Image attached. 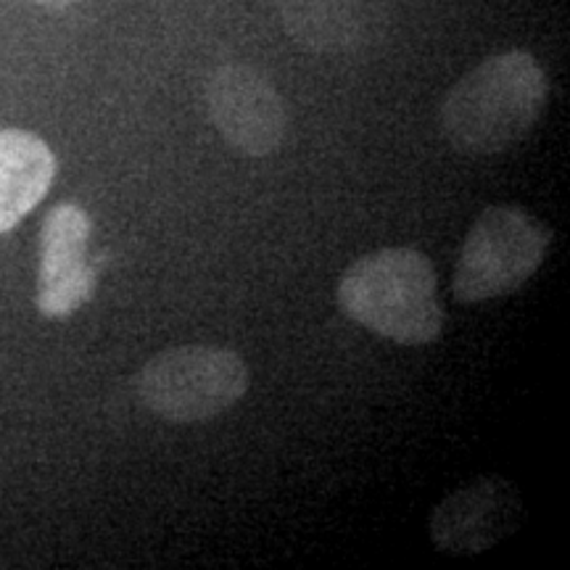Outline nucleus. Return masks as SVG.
<instances>
[{"label":"nucleus","mask_w":570,"mask_h":570,"mask_svg":"<svg viewBox=\"0 0 570 570\" xmlns=\"http://www.w3.org/2000/svg\"><path fill=\"white\" fill-rule=\"evenodd\" d=\"M547 96L550 80L537 56L518 48L494 53L446 92L439 111L441 130L454 151L487 159L533 130Z\"/></svg>","instance_id":"obj_1"},{"label":"nucleus","mask_w":570,"mask_h":570,"mask_svg":"<svg viewBox=\"0 0 570 570\" xmlns=\"http://www.w3.org/2000/svg\"><path fill=\"white\" fill-rule=\"evenodd\" d=\"M336 298L348 320L399 346L433 344L444 327L436 269L410 246L356 259L341 277Z\"/></svg>","instance_id":"obj_2"},{"label":"nucleus","mask_w":570,"mask_h":570,"mask_svg":"<svg viewBox=\"0 0 570 570\" xmlns=\"http://www.w3.org/2000/svg\"><path fill=\"white\" fill-rule=\"evenodd\" d=\"M244 356L225 346L164 348L140 370L138 396L148 412L173 425L204 423L223 415L248 391Z\"/></svg>","instance_id":"obj_3"},{"label":"nucleus","mask_w":570,"mask_h":570,"mask_svg":"<svg viewBox=\"0 0 570 570\" xmlns=\"http://www.w3.org/2000/svg\"><path fill=\"white\" fill-rule=\"evenodd\" d=\"M552 233L520 206H489L470 225L452 277L460 304H483L523 288L550 252Z\"/></svg>","instance_id":"obj_4"},{"label":"nucleus","mask_w":570,"mask_h":570,"mask_svg":"<svg viewBox=\"0 0 570 570\" xmlns=\"http://www.w3.org/2000/svg\"><path fill=\"white\" fill-rule=\"evenodd\" d=\"M206 111L217 132L235 151L267 159L288 135L283 96L265 71L248 63H225L206 82Z\"/></svg>","instance_id":"obj_5"},{"label":"nucleus","mask_w":570,"mask_h":570,"mask_svg":"<svg viewBox=\"0 0 570 570\" xmlns=\"http://www.w3.org/2000/svg\"><path fill=\"white\" fill-rule=\"evenodd\" d=\"M92 223L77 204H59L40 230L38 312L48 320L71 317L96 294V269L88 262Z\"/></svg>","instance_id":"obj_6"},{"label":"nucleus","mask_w":570,"mask_h":570,"mask_svg":"<svg viewBox=\"0 0 570 570\" xmlns=\"http://www.w3.org/2000/svg\"><path fill=\"white\" fill-rule=\"evenodd\" d=\"M520 510L523 502L510 481H470L431 512V539L446 554H481L518 529Z\"/></svg>","instance_id":"obj_7"},{"label":"nucleus","mask_w":570,"mask_h":570,"mask_svg":"<svg viewBox=\"0 0 570 570\" xmlns=\"http://www.w3.org/2000/svg\"><path fill=\"white\" fill-rule=\"evenodd\" d=\"M285 32L312 53H348L370 40V0H277Z\"/></svg>","instance_id":"obj_8"},{"label":"nucleus","mask_w":570,"mask_h":570,"mask_svg":"<svg viewBox=\"0 0 570 570\" xmlns=\"http://www.w3.org/2000/svg\"><path fill=\"white\" fill-rule=\"evenodd\" d=\"M56 156L27 130H0V233H9L51 190Z\"/></svg>","instance_id":"obj_9"},{"label":"nucleus","mask_w":570,"mask_h":570,"mask_svg":"<svg viewBox=\"0 0 570 570\" xmlns=\"http://www.w3.org/2000/svg\"><path fill=\"white\" fill-rule=\"evenodd\" d=\"M38 6H46V9H69V6L80 3V0H35Z\"/></svg>","instance_id":"obj_10"}]
</instances>
